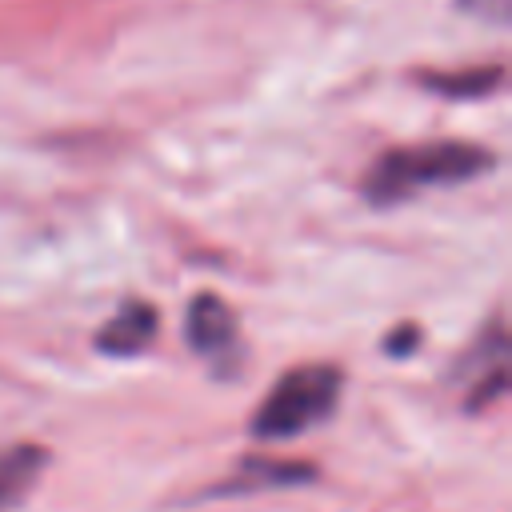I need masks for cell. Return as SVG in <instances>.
Wrapping results in <instances>:
<instances>
[{
  "label": "cell",
  "instance_id": "5",
  "mask_svg": "<svg viewBox=\"0 0 512 512\" xmlns=\"http://www.w3.org/2000/svg\"><path fill=\"white\" fill-rule=\"evenodd\" d=\"M44 464H48V452L40 444H32V440L0 444V512L16 508L28 496V488L40 480Z\"/></svg>",
  "mask_w": 512,
  "mask_h": 512
},
{
  "label": "cell",
  "instance_id": "3",
  "mask_svg": "<svg viewBox=\"0 0 512 512\" xmlns=\"http://www.w3.org/2000/svg\"><path fill=\"white\" fill-rule=\"evenodd\" d=\"M184 336H188V348L200 352L204 360H212L216 368H232L236 356H240L236 312H232L228 300H220L216 292H200V296L188 300Z\"/></svg>",
  "mask_w": 512,
  "mask_h": 512
},
{
  "label": "cell",
  "instance_id": "7",
  "mask_svg": "<svg viewBox=\"0 0 512 512\" xmlns=\"http://www.w3.org/2000/svg\"><path fill=\"white\" fill-rule=\"evenodd\" d=\"M504 80L500 64H484V68H460V72H420V84L440 92V96H488L496 92Z\"/></svg>",
  "mask_w": 512,
  "mask_h": 512
},
{
  "label": "cell",
  "instance_id": "9",
  "mask_svg": "<svg viewBox=\"0 0 512 512\" xmlns=\"http://www.w3.org/2000/svg\"><path fill=\"white\" fill-rule=\"evenodd\" d=\"M416 344H420V332H416V328H408V324H404V328H396V332L384 340V348H388L392 356H408Z\"/></svg>",
  "mask_w": 512,
  "mask_h": 512
},
{
  "label": "cell",
  "instance_id": "2",
  "mask_svg": "<svg viewBox=\"0 0 512 512\" xmlns=\"http://www.w3.org/2000/svg\"><path fill=\"white\" fill-rule=\"evenodd\" d=\"M344 376L332 364H300L292 372H284L272 392L264 396V404L252 412L248 432L256 440H292L304 436L308 428H316L320 420L332 416L336 400H340Z\"/></svg>",
  "mask_w": 512,
  "mask_h": 512
},
{
  "label": "cell",
  "instance_id": "8",
  "mask_svg": "<svg viewBox=\"0 0 512 512\" xmlns=\"http://www.w3.org/2000/svg\"><path fill=\"white\" fill-rule=\"evenodd\" d=\"M460 8H468L472 16H484V20L504 24L508 12H512V0H460Z\"/></svg>",
  "mask_w": 512,
  "mask_h": 512
},
{
  "label": "cell",
  "instance_id": "6",
  "mask_svg": "<svg viewBox=\"0 0 512 512\" xmlns=\"http://www.w3.org/2000/svg\"><path fill=\"white\" fill-rule=\"evenodd\" d=\"M316 476L312 464L304 460H240L236 476L224 480L212 492H232V496H248V492H264V488H292V484H308Z\"/></svg>",
  "mask_w": 512,
  "mask_h": 512
},
{
  "label": "cell",
  "instance_id": "4",
  "mask_svg": "<svg viewBox=\"0 0 512 512\" xmlns=\"http://www.w3.org/2000/svg\"><path fill=\"white\" fill-rule=\"evenodd\" d=\"M160 316L148 300H124L116 308V316L96 332V348L104 356H136L156 340Z\"/></svg>",
  "mask_w": 512,
  "mask_h": 512
},
{
  "label": "cell",
  "instance_id": "1",
  "mask_svg": "<svg viewBox=\"0 0 512 512\" xmlns=\"http://www.w3.org/2000/svg\"><path fill=\"white\" fill-rule=\"evenodd\" d=\"M492 164L496 156L484 144H468V140H428L412 148H388L364 172V196L376 208H392L428 188L468 184L484 176Z\"/></svg>",
  "mask_w": 512,
  "mask_h": 512
}]
</instances>
